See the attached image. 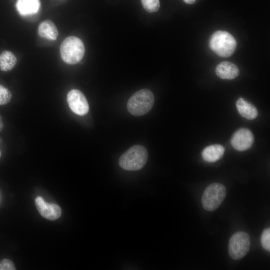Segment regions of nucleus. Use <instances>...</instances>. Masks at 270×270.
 Segmentation results:
<instances>
[{
	"instance_id": "obj_1",
	"label": "nucleus",
	"mask_w": 270,
	"mask_h": 270,
	"mask_svg": "<svg viewBox=\"0 0 270 270\" xmlns=\"http://www.w3.org/2000/svg\"><path fill=\"white\" fill-rule=\"evenodd\" d=\"M148 152L143 146H132L120 158L119 164L124 170L137 171L142 168L147 162Z\"/></svg>"
},
{
	"instance_id": "obj_2",
	"label": "nucleus",
	"mask_w": 270,
	"mask_h": 270,
	"mask_svg": "<svg viewBox=\"0 0 270 270\" xmlns=\"http://www.w3.org/2000/svg\"><path fill=\"white\" fill-rule=\"evenodd\" d=\"M237 46L236 40L229 32L218 31L210 40V47L212 51L222 58H228L234 52Z\"/></svg>"
},
{
	"instance_id": "obj_3",
	"label": "nucleus",
	"mask_w": 270,
	"mask_h": 270,
	"mask_svg": "<svg viewBox=\"0 0 270 270\" xmlns=\"http://www.w3.org/2000/svg\"><path fill=\"white\" fill-rule=\"evenodd\" d=\"M154 104V97L149 90H141L130 98L127 108L129 112L136 116H140L148 113Z\"/></svg>"
},
{
	"instance_id": "obj_4",
	"label": "nucleus",
	"mask_w": 270,
	"mask_h": 270,
	"mask_svg": "<svg viewBox=\"0 0 270 270\" xmlns=\"http://www.w3.org/2000/svg\"><path fill=\"white\" fill-rule=\"evenodd\" d=\"M62 60L69 64H75L80 62L85 54L83 42L75 36L66 38L60 48Z\"/></svg>"
},
{
	"instance_id": "obj_5",
	"label": "nucleus",
	"mask_w": 270,
	"mask_h": 270,
	"mask_svg": "<svg viewBox=\"0 0 270 270\" xmlns=\"http://www.w3.org/2000/svg\"><path fill=\"white\" fill-rule=\"evenodd\" d=\"M226 195V187L222 184L214 183L204 190L202 197V204L204 210L208 212L216 210L224 200Z\"/></svg>"
},
{
	"instance_id": "obj_6",
	"label": "nucleus",
	"mask_w": 270,
	"mask_h": 270,
	"mask_svg": "<svg viewBox=\"0 0 270 270\" xmlns=\"http://www.w3.org/2000/svg\"><path fill=\"white\" fill-rule=\"evenodd\" d=\"M250 248V239L249 235L243 232L234 234L230 238L228 244V252L230 257L234 260H240L244 258Z\"/></svg>"
},
{
	"instance_id": "obj_7",
	"label": "nucleus",
	"mask_w": 270,
	"mask_h": 270,
	"mask_svg": "<svg viewBox=\"0 0 270 270\" xmlns=\"http://www.w3.org/2000/svg\"><path fill=\"white\" fill-rule=\"evenodd\" d=\"M67 102L70 110L78 116H85L89 112L88 102L84 94L79 90H70L67 96Z\"/></svg>"
},
{
	"instance_id": "obj_8",
	"label": "nucleus",
	"mask_w": 270,
	"mask_h": 270,
	"mask_svg": "<svg viewBox=\"0 0 270 270\" xmlns=\"http://www.w3.org/2000/svg\"><path fill=\"white\" fill-rule=\"evenodd\" d=\"M230 142L235 150L240 152L245 151L252 146L254 136L249 130L240 128L234 134Z\"/></svg>"
},
{
	"instance_id": "obj_9",
	"label": "nucleus",
	"mask_w": 270,
	"mask_h": 270,
	"mask_svg": "<svg viewBox=\"0 0 270 270\" xmlns=\"http://www.w3.org/2000/svg\"><path fill=\"white\" fill-rule=\"evenodd\" d=\"M35 202L40 215L47 220H55L62 215V210L59 206L48 204L45 202L42 197L36 198Z\"/></svg>"
},
{
	"instance_id": "obj_10",
	"label": "nucleus",
	"mask_w": 270,
	"mask_h": 270,
	"mask_svg": "<svg viewBox=\"0 0 270 270\" xmlns=\"http://www.w3.org/2000/svg\"><path fill=\"white\" fill-rule=\"evenodd\" d=\"M216 75L222 80H233L240 75L238 67L228 62H224L220 64L216 68Z\"/></svg>"
},
{
	"instance_id": "obj_11",
	"label": "nucleus",
	"mask_w": 270,
	"mask_h": 270,
	"mask_svg": "<svg viewBox=\"0 0 270 270\" xmlns=\"http://www.w3.org/2000/svg\"><path fill=\"white\" fill-rule=\"evenodd\" d=\"M40 0H18L16 8L20 14L24 16L36 14L40 8Z\"/></svg>"
},
{
	"instance_id": "obj_12",
	"label": "nucleus",
	"mask_w": 270,
	"mask_h": 270,
	"mask_svg": "<svg viewBox=\"0 0 270 270\" xmlns=\"http://www.w3.org/2000/svg\"><path fill=\"white\" fill-rule=\"evenodd\" d=\"M237 110L242 117L248 120L256 119L258 116L256 108L242 98H240L236 104Z\"/></svg>"
},
{
	"instance_id": "obj_13",
	"label": "nucleus",
	"mask_w": 270,
	"mask_h": 270,
	"mask_svg": "<svg viewBox=\"0 0 270 270\" xmlns=\"http://www.w3.org/2000/svg\"><path fill=\"white\" fill-rule=\"evenodd\" d=\"M225 149L220 144H213L206 147L202 152L203 159L208 162H214L224 156Z\"/></svg>"
},
{
	"instance_id": "obj_14",
	"label": "nucleus",
	"mask_w": 270,
	"mask_h": 270,
	"mask_svg": "<svg viewBox=\"0 0 270 270\" xmlns=\"http://www.w3.org/2000/svg\"><path fill=\"white\" fill-rule=\"evenodd\" d=\"M38 32L40 37L48 40H55L58 35L56 25L48 20H45L40 24Z\"/></svg>"
},
{
	"instance_id": "obj_15",
	"label": "nucleus",
	"mask_w": 270,
	"mask_h": 270,
	"mask_svg": "<svg viewBox=\"0 0 270 270\" xmlns=\"http://www.w3.org/2000/svg\"><path fill=\"white\" fill-rule=\"evenodd\" d=\"M17 63V58L10 51L5 50L0 54V70L8 72L12 70Z\"/></svg>"
},
{
	"instance_id": "obj_16",
	"label": "nucleus",
	"mask_w": 270,
	"mask_h": 270,
	"mask_svg": "<svg viewBox=\"0 0 270 270\" xmlns=\"http://www.w3.org/2000/svg\"><path fill=\"white\" fill-rule=\"evenodd\" d=\"M142 4L148 12H154L158 10L160 8L159 0H141Z\"/></svg>"
},
{
	"instance_id": "obj_17",
	"label": "nucleus",
	"mask_w": 270,
	"mask_h": 270,
	"mask_svg": "<svg viewBox=\"0 0 270 270\" xmlns=\"http://www.w3.org/2000/svg\"><path fill=\"white\" fill-rule=\"evenodd\" d=\"M12 92L6 88L0 85V106L8 104L12 99Z\"/></svg>"
},
{
	"instance_id": "obj_18",
	"label": "nucleus",
	"mask_w": 270,
	"mask_h": 270,
	"mask_svg": "<svg viewBox=\"0 0 270 270\" xmlns=\"http://www.w3.org/2000/svg\"><path fill=\"white\" fill-rule=\"evenodd\" d=\"M261 244L263 248L270 251V229L266 228L264 230L261 236Z\"/></svg>"
},
{
	"instance_id": "obj_19",
	"label": "nucleus",
	"mask_w": 270,
	"mask_h": 270,
	"mask_svg": "<svg viewBox=\"0 0 270 270\" xmlns=\"http://www.w3.org/2000/svg\"><path fill=\"white\" fill-rule=\"evenodd\" d=\"M14 264L9 260L4 259L0 262V270H15Z\"/></svg>"
},
{
	"instance_id": "obj_20",
	"label": "nucleus",
	"mask_w": 270,
	"mask_h": 270,
	"mask_svg": "<svg viewBox=\"0 0 270 270\" xmlns=\"http://www.w3.org/2000/svg\"><path fill=\"white\" fill-rule=\"evenodd\" d=\"M4 128V123L2 120V118L0 116V132L2 131Z\"/></svg>"
},
{
	"instance_id": "obj_21",
	"label": "nucleus",
	"mask_w": 270,
	"mask_h": 270,
	"mask_svg": "<svg viewBox=\"0 0 270 270\" xmlns=\"http://www.w3.org/2000/svg\"><path fill=\"white\" fill-rule=\"evenodd\" d=\"M183 0L188 4H192L195 2L196 0Z\"/></svg>"
},
{
	"instance_id": "obj_22",
	"label": "nucleus",
	"mask_w": 270,
	"mask_h": 270,
	"mask_svg": "<svg viewBox=\"0 0 270 270\" xmlns=\"http://www.w3.org/2000/svg\"><path fill=\"white\" fill-rule=\"evenodd\" d=\"M2 142V138L0 137V144Z\"/></svg>"
},
{
	"instance_id": "obj_23",
	"label": "nucleus",
	"mask_w": 270,
	"mask_h": 270,
	"mask_svg": "<svg viewBox=\"0 0 270 270\" xmlns=\"http://www.w3.org/2000/svg\"><path fill=\"white\" fill-rule=\"evenodd\" d=\"M0 158H1V152H0Z\"/></svg>"
}]
</instances>
